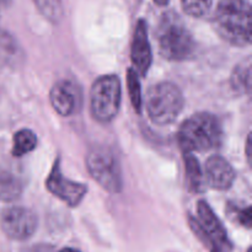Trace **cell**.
<instances>
[{
  "label": "cell",
  "mask_w": 252,
  "mask_h": 252,
  "mask_svg": "<svg viewBox=\"0 0 252 252\" xmlns=\"http://www.w3.org/2000/svg\"><path fill=\"white\" fill-rule=\"evenodd\" d=\"M213 24L217 33L226 43L235 47L251 43L252 16L248 0H219Z\"/></svg>",
  "instance_id": "1"
},
{
  "label": "cell",
  "mask_w": 252,
  "mask_h": 252,
  "mask_svg": "<svg viewBox=\"0 0 252 252\" xmlns=\"http://www.w3.org/2000/svg\"><path fill=\"white\" fill-rule=\"evenodd\" d=\"M159 53L170 62H184L191 58L196 49L192 33L176 12L169 11L160 19L157 30Z\"/></svg>",
  "instance_id": "2"
},
{
  "label": "cell",
  "mask_w": 252,
  "mask_h": 252,
  "mask_svg": "<svg viewBox=\"0 0 252 252\" xmlns=\"http://www.w3.org/2000/svg\"><path fill=\"white\" fill-rule=\"evenodd\" d=\"M179 144L184 153L208 152L217 149L223 139V129L218 118L208 112L192 115L179 129Z\"/></svg>",
  "instance_id": "3"
},
{
  "label": "cell",
  "mask_w": 252,
  "mask_h": 252,
  "mask_svg": "<svg viewBox=\"0 0 252 252\" xmlns=\"http://www.w3.org/2000/svg\"><path fill=\"white\" fill-rule=\"evenodd\" d=\"M184 96L179 86L161 81L149 89L145 97V110L150 121L158 126H167L177 120L184 108Z\"/></svg>",
  "instance_id": "4"
},
{
  "label": "cell",
  "mask_w": 252,
  "mask_h": 252,
  "mask_svg": "<svg viewBox=\"0 0 252 252\" xmlns=\"http://www.w3.org/2000/svg\"><path fill=\"white\" fill-rule=\"evenodd\" d=\"M122 100V84L117 75H102L90 90V111L100 123H108L117 116Z\"/></svg>",
  "instance_id": "5"
},
{
  "label": "cell",
  "mask_w": 252,
  "mask_h": 252,
  "mask_svg": "<svg viewBox=\"0 0 252 252\" xmlns=\"http://www.w3.org/2000/svg\"><path fill=\"white\" fill-rule=\"evenodd\" d=\"M86 167L94 180L110 193L123 189V174L117 157L106 147H94L86 155Z\"/></svg>",
  "instance_id": "6"
},
{
  "label": "cell",
  "mask_w": 252,
  "mask_h": 252,
  "mask_svg": "<svg viewBox=\"0 0 252 252\" xmlns=\"http://www.w3.org/2000/svg\"><path fill=\"white\" fill-rule=\"evenodd\" d=\"M189 225L199 240L209 249H230L225 228L213 209L203 199L197 204V218H189Z\"/></svg>",
  "instance_id": "7"
},
{
  "label": "cell",
  "mask_w": 252,
  "mask_h": 252,
  "mask_svg": "<svg viewBox=\"0 0 252 252\" xmlns=\"http://www.w3.org/2000/svg\"><path fill=\"white\" fill-rule=\"evenodd\" d=\"M38 219L31 209L22 207H10L0 216V228L9 239L25 241L37 230Z\"/></svg>",
  "instance_id": "8"
},
{
  "label": "cell",
  "mask_w": 252,
  "mask_h": 252,
  "mask_svg": "<svg viewBox=\"0 0 252 252\" xmlns=\"http://www.w3.org/2000/svg\"><path fill=\"white\" fill-rule=\"evenodd\" d=\"M46 187L53 196L63 201L69 207H78L88 192L86 185L71 181L63 176L59 167V160L54 162L46 181Z\"/></svg>",
  "instance_id": "9"
},
{
  "label": "cell",
  "mask_w": 252,
  "mask_h": 252,
  "mask_svg": "<svg viewBox=\"0 0 252 252\" xmlns=\"http://www.w3.org/2000/svg\"><path fill=\"white\" fill-rule=\"evenodd\" d=\"M130 59H132L133 70L140 76L147 75L152 66L153 56L147 22L144 20H139L135 26L134 33H133L132 49H130Z\"/></svg>",
  "instance_id": "10"
},
{
  "label": "cell",
  "mask_w": 252,
  "mask_h": 252,
  "mask_svg": "<svg viewBox=\"0 0 252 252\" xmlns=\"http://www.w3.org/2000/svg\"><path fill=\"white\" fill-rule=\"evenodd\" d=\"M49 101L58 115L69 117L78 110L80 96L78 94V89L71 81L61 80L54 84L51 89Z\"/></svg>",
  "instance_id": "11"
},
{
  "label": "cell",
  "mask_w": 252,
  "mask_h": 252,
  "mask_svg": "<svg viewBox=\"0 0 252 252\" xmlns=\"http://www.w3.org/2000/svg\"><path fill=\"white\" fill-rule=\"evenodd\" d=\"M206 181L209 187L217 191H226L235 181V170L223 157H211L204 166Z\"/></svg>",
  "instance_id": "12"
},
{
  "label": "cell",
  "mask_w": 252,
  "mask_h": 252,
  "mask_svg": "<svg viewBox=\"0 0 252 252\" xmlns=\"http://www.w3.org/2000/svg\"><path fill=\"white\" fill-rule=\"evenodd\" d=\"M251 58L248 57L234 68L230 76V88L236 95H248L251 91Z\"/></svg>",
  "instance_id": "13"
},
{
  "label": "cell",
  "mask_w": 252,
  "mask_h": 252,
  "mask_svg": "<svg viewBox=\"0 0 252 252\" xmlns=\"http://www.w3.org/2000/svg\"><path fill=\"white\" fill-rule=\"evenodd\" d=\"M184 160L187 187L193 193H199L204 189V177L201 164L193 154H189V153H185Z\"/></svg>",
  "instance_id": "14"
},
{
  "label": "cell",
  "mask_w": 252,
  "mask_h": 252,
  "mask_svg": "<svg viewBox=\"0 0 252 252\" xmlns=\"http://www.w3.org/2000/svg\"><path fill=\"white\" fill-rule=\"evenodd\" d=\"M21 180L9 171H0V201L14 202L22 193Z\"/></svg>",
  "instance_id": "15"
},
{
  "label": "cell",
  "mask_w": 252,
  "mask_h": 252,
  "mask_svg": "<svg viewBox=\"0 0 252 252\" xmlns=\"http://www.w3.org/2000/svg\"><path fill=\"white\" fill-rule=\"evenodd\" d=\"M37 145V135L31 129L17 130L12 138V155L16 158H21L29 153L33 152Z\"/></svg>",
  "instance_id": "16"
},
{
  "label": "cell",
  "mask_w": 252,
  "mask_h": 252,
  "mask_svg": "<svg viewBox=\"0 0 252 252\" xmlns=\"http://www.w3.org/2000/svg\"><path fill=\"white\" fill-rule=\"evenodd\" d=\"M42 15L52 24H59L64 16L63 0H33Z\"/></svg>",
  "instance_id": "17"
},
{
  "label": "cell",
  "mask_w": 252,
  "mask_h": 252,
  "mask_svg": "<svg viewBox=\"0 0 252 252\" xmlns=\"http://www.w3.org/2000/svg\"><path fill=\"white\" fill-rule=\"evenodd\" d=\"M20 47L7 32L0 31V63H14L20 59Z\"/></svg>",
  "instance_id": "18"
},
{
  "label": "cell",
  "mask_w": 252,
  "mask_h": 252,
  "mask_svg": "<svg viewBox=\"0 0 252 252\" xmlns=\"http://www.w3.org/2000/svg\"><path fill=\"white\" fill-rule=\"evenodd\" d=\"M127 86H128V94H129L130 102H132L133 107L137 111V113L142 112V89H140V81L138 74L133 70L132 68L128 69L127 71Z\"/></svg>",
  "instance_id": "19"
},
{
  "label": "cell",
  "mask_w": 252,
  "mask_h": 252,
  "mask_svg": "<svg viewBox=\"0 0 252 252\" xmlns=\"http://www.w3.org/2000/svg\"><path fill=\"white\" fill-rule=\"evenodd\" d=\"M182 9L189 16L203 17L211 11L213 0H181Z\"/></svg>",
  "instance_id": "20"
},
{
  "label": "cell",
  "mask_w": 252,
  "mask_h": 252,
  "mask_svg": "<svg viewBox=\"0 0 252 252\" xmlns=\"http://www.w3.org/2000/svg\"><path fill=\"white\" fill-rule=\"evenodd\" d=\"M228 214L230 216L231 220H235L240 225L250 229L252 224V216H251V207H238L236 204H229L228 206Z\"/></svg>",
  "instance_id": "21"
},
{
  "label": "cell",
  "mask_w": 252,
  "mask_h": 252,
  "mask_svg": "<svg viewBox=\"0 0 252 252\" xmlns=\"http://www.w3.org/2000/svg\"><path fill=\"white\" fill-rule=\"evenodd\" d=\"M22 252H57L56 249L51 245H46V244H39V245L31 246V248L25 249Z\"/></svg>",
  "instance_id": "22"
},
{
  "label": "cell",
  "mask_w": 252,
  "mask_h": 252,
  "mask_svg": "<svg viewBox=\"0 0 252 252\" xmlns=\"http://www.w3.org/2000/svg\"><path fill=\"white\" fill-rule=\"evenodd\" d=\"M251 134L248 135V139H246V159H248L249 164H251V149H252V144H251Z\"/></svg>",
  "instance_id": "23"
},
{
  "label": "cell",
  "mask_w": 252,
  "mask_h": 252,
  "mask_svg": "<svg viewBox=\"0 0 252 252\" xmlns=\"http://www.w3.org/2000/svg\"><path fill=\"white\" fill-rule=\"evenodd\" d=\"M155 4L159 5V6H165V5L169 4L170 0H154Z\"/></svg>",
  "instance_id": "24"
},
{
  "label": "cell",
  "mask_w": 252,
  "mask_h": 252,
  "mask_svg": "<svg viewBox=\"0 0 252 252\" xmlns=\"http://www.w3.org/2000/svg\"><path fill=\"white\" fill-rule=\"evenodd\" d=\"M59 252H80L79 250H76V249H71V248H65V249H62Z\"/></svg>",
  "instance_id": "25"
},
{
  "label": "cell",
  "mask_w": 252,
  "mask_h": 252,
  "mask_svg": "<svg viewBox=\"0 0 252 252\" xmlns=\"http://www.w3.org/2000/svg\"><path fill=\"white\" fill-rule=\"evenodd\" d=\"M211 252H226V250H223V249H211Z\"/></svg>",
  "instance_id": "26"
},
{
  "label": "cell",
  "mask_w": 252,
  "mask_h": 252,
  "mask_svg": "<svg viewBox=\"0 0 252 252\" xmlns=\"http://www.w3.org/2000/svg\"><path fill=\"white\" fill-rule=\"evenodd\" d=\"M248 252H251V249H249V250H248Z\"/></svg>",
  "instance_id": "27"
}]
</instances>
